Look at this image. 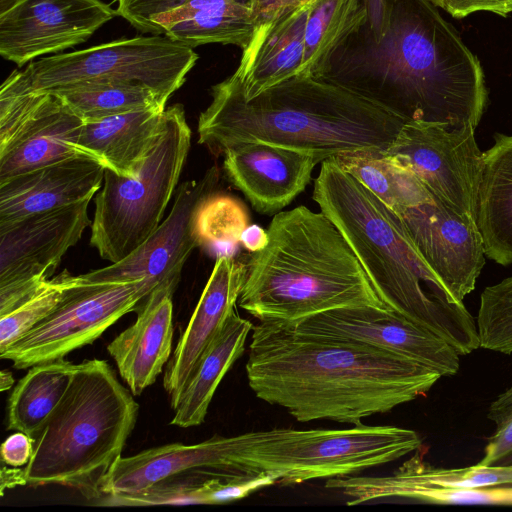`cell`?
I'll return each mask as SVG.
<instances>
[{
	"label": "cell",
	"instance_id": "45",
	"mask_svg": "<svg viewBox=\"0 0 512 512\" xmlns=\"http://www.w3.org/2000/svg\"><path fill=\"white\" fill-rule=\"evenodd\" d=\"M25 0H0V15L11 10L16 5L20 4Z\"/></svg>",
	"mask_w": 512,
	"mask_h": 512
},
{
	"label": "cell",
	"instance_id": "18",
	"mask_svg": "<svg viewBox=\"0 0 512 512\" xmlns=\"http://www.w3.org/2000/svg\"><path fill=\"white\" fill-rule=\"evenodd\" d=\"M229 181L262 214L286 207L310 182L319 163L312 154L264 142H242L224 151Z\"/></svg>",
	"mask_w": 512,
	"mask_h": 512
},
{
	"label": "cell",
	"instance_id": "25",
	"mask_svg": "<svg viewBox=\"0 0 512 512\" xmlns=\"http://www.w3.org/2000/svg\"><path fill=\"white\" fill-rule=\"evenodd\" d=\"M254 33L253 13L243 0H187L155 16L150 28L190 48L219 43L244 50Z\"/></svg>",
	"mask_w": 512,
	"mask_h": 512
},
{
	"label": "cell",
	"instance_id": "27",
	"mask_svg": "<svg viewBox=\"0 0 512 512\" xmlns=\"http://www.w3.org/2000/svg\"><path fill=\"white\" fill-rule=\"evenodd\" d=\"M482 153L476 223L485 255L500 265L512 264V135L495 133Z\"/></svg>",
	"mask_w": 512,
	"mask_h": 512
},
{
	"label": "cell",
	"instance_id": "17",
	"mask_svg": "<svg viewBox=\"0 0 512 512\" xmlns=\"http://www.w3.org/2000/svg\"><path fill=\"white\" fill-rule=\"evenodd\" d=\"M400 219L416 249L458 302L471 293L485 264L476 219L433 200L407 209Z\"/></svg>",
	"mask_w": 512,
	"mask_h": 512
},
{
	"label": "cell",
	"instance_id": "33",
	"mask_svg": "<svg viewBox=\"0 0 512 512\" xmlns=\"http://www.w3.org/2000/svg\"><path fill=\"white\" fill-rule=\"evenodd\" d=\"M79 282L78 275L64 271L50 278L13 311L0 316V352L49 316Z\"/></svg>",
	"mask_w": 512,
	"mask_h": 512
},
{
	"label": "cell",
	"instance_id": "14",
	"mask_svg": "<svg viewBox=\"0 0 512 512\" xmlns=\"http://www.w3.org/2000/svg\"><path fill=\"white\" fill-rule=\"evenodd\" d=\"M219 171L208 169L197 180L182 183L175 192L167 218L134 251L122 260L78 275L82 283L150 281L155 289L175 292L185 262L201 245L196 218L203 202L214 194ZM154 289V290H155Z\"/></svg>",
	"mask_w": 512,
	"mask_h": 512
},
{
	"label": "cell",
	"instance_id": "13",
	"mask_svg": "<svg viewBox=\"0 0 512 512\" xmlns=\"http://www.w3.org/2000/svg\"><path fill=\"white\" fill-rule=\"evenodd\" d=\"M91 200L0 223V316L34 295L90 225Z\"/></svg>",
	"mask_w": 512,
	"mask_h": 512
},
{
	"label": "cell",
	"instance_id": "23",
	"mask_svg": "<svg viewBox=\"0 0 512 512\" xmlns=\"http://www.w3.org/2000/svg\"><path fill=\"white\" fill-rule=\"evenodd\" d=\"M329 487L351 498L348 505L361 504L384 497L411 498L430 488L479 489L512 486V464L472 466L460 469L435 468L417 452L393 474L381 477L358 476L330 479Z\"/></svg>",
	"mask_w": 512,
	"mask_h": 512
},
{
	"label": "cell",
	"instance_id": "11",
	"mask_svg": "<svg viewBox=\"0 0 512 512\" xmlns=\"http://www.w3.org/2000/svg\"><path fill=\"white\" fill-rule=\"evenodd\" d=\"M471 124L406 122L384 154L409 168L433 200L476 219L482 153Z\"/></svg>",
	"mask_w": 512,
	"mask_h": 512
},
{
	"label": "cell",
	"instance_id": "5",
	"mask_svg": "<svg viewBox=\"0 0 512 512\" xmlns=\"http://www.w3.org/2000/svg\"><path fill=\"white\" fill-rule=\"evenodd\" d=\"M253 253L239 306L260 321L297 323L344 307L388 309L336 226L305 206L278 212Z\"/></svg>",
	"mask_w": 512,
	"mask_h": 512
},
{
	"label": "cell",
	"instance_id": "44",
	"mask_svg": "<svg viewBox=\"0 0 512 512\" xmlns=\"http://www.w3.org/2000/svg\"><path fill=\"white\" fill-rule=\"evenodd\" d=\"M14 383H15V380L10 371L2 370L0 372V391L1 392L9 390L13 386Z\"/></svg>",
	"mask_w": 512,
	"mask_h": 512
},
{
	"label": "cell",
	"instance_id": "32",
	"mask_svg": "<svg viewBox=\"0 0 512 512\" xmlns=\"http://www.w3.org/2000/svg\"><path fill=\"white\" fill-rule=\"evenodd\" d=\"M360 0H311L299 75L315 77L357 12Z\"/></svg>",
	"mask_w": 512,
	"mask_h": 512
},
{
	"label": "cell",
	"instance_id": "15",
	"mask_svg": "<svg viewBox=\"0 0 512 512\" xmlns=\"http://www.w3.org/2000/svg\"><path fill=\"white\" fill-rule=\"evenodd\" d=\"M290 325L301 333L355 341L404 356L441 376H453L460 367V355L448 342L389 309L344 307Z\"/></svg>",
	"mask_w": 512,
	"mask_h": 512
},
{
	"label": "cell",
	"instance_id": "34",
	"mask_svg": "<svg viewBox=\"0 0 512 512\" xmlns=\"http://www.w3.org/2000/svg\"><path fill=\"white\" fill-rule=\"evenodd\" d=\"M476 324L481 348L512 353V276L483 290Z\"/></svg>",
	"mask_w": 512,
	"mask_h": 512
},
{
	"label": "cell",
	"instance_id": "8",
	"mask_svg": "<svg viewBox=\"0 0 512 512\" xmlns=\"http://www.w3.org/2000/svg\"><path fill=\"white\" fill-rule=\"evenodd\" d=\"M191 146V130L181 104L166 108L158 137L135 177L105 169L95 197L90 244L99 255L118 262L160 225Z\"/></svg>",
	"mask_w": 512,
	"mask_h": 512
},
{
	"label": "cell",
	"instance_id": "3",
	"mask_svg": "<svg viewBox=\"0 0 512 512\" xmlns=\"http://www.w3.org/2000/svg\"><path fill=\"white\" fill-rule=\"evenodd\" d=\"M198 119V143L213 154L242 142H264L312 154L382 151L404 118L341 86L297 75L246 99L233 73L211 88Z\"/></svg>",
	"mask_w": 512,
	"mask_h": 512
},
{
	"label": "cell",
	"instance_id": "10",
	"mask_svg": "<svg viewBox=\"0 0 512 512\" xmlns=\"http://www.w3.org/2000/svg\"><path fill=\"white\" fill-rule=\"evenodd\" d=\"M154 289L155 285L147 280L80 281L49 316L0 352V357L10 360L16 369L64 359L72 351L93 343L123 315L135 310Z\"/></svg>",
	"mask_w": 512,
	"mask_h": 512
},
{
	"label": "cell",
	"instance_id": "41",
	"mask_svg": "<svg viewBox=\"0 0 512 512\" xmlns=\"http://www.w3.org/2000/svg\"><path fill=\"white\" fill-rule=\"evenodd\" d=\"M250 7L255 22V34L265 28L287 7L304 0H243Z\"/></svg>",
	"mask_w": 512,
	"mask_h": 512
},
{
	"label": "cell",
	"instance_id": "46",
	"mask_svg": "<svg viewBox=\"0 0 512 512\" xmlns=\"http://www.w3.org/2000/svg\"><path fill=\"white\" fill-rule=\"evenodd\" d=\"M431 1L436 7L443 9L445 0H429Z\"/></svg>",
	"mask_w": 512,
	"mask_h": 512
},
{
	"label": "cell",
	"instance_id": "36",
	"mask_svg": "<svg viewBox=\"0 0 512 512\" xmlns=\"http://www.w3.org/2000/svg\"><path fill=\"white\" fill-rule=\"evenodd\" d=\"M487 418L495 423L496 429L478 466L493 465L512 453V386L490 403Z\"/></svg>",
	"mask_w": 512,
	"mask_h": 512
},
{
	"label": "cell",
	"instance_id": "42",
	"mask_svg": "<svg viewBox=\"0 0 512 512\" xmlns=\"http://www.w3.org/2000/svg\"><path fill=\"white\" fill-rule=\"evenodd\" d=\"M268 233L260 226L248 225L241 234L240 242L250 252L261 251L268 244Z\"/></svg>",
	"mask_w": 512,
	"mask_h": 512
},
{
	"label": "cell",
	"instance_id": "37",
	"mask_svg": "<svg viewBox=\"0 0 512 512\" xmlns=\"http://www.w3.org/2000/svg\"><path fill=\"white\" fill-rule=\"evenodd\" d=\"M412 499L440 504H512V487L430 488L417 492Z\"/></svg>",
	"mask_w": 512,
	"mask_h": 512
},
{
	"label": "cell",
	"instance_id": "28",
	"mask_svg": "<svg viewBox=\"0 0 512 512\" xmlns=\"http://www.w3.org/2000/svg\"><path fill=\"white\" fill-rule=\"evenodd\" d=\"M253 324L234 310L221 331L197 363L172 407L170 422L181 428L202 424L213 395L221 380L245 351V343Z\"/></svg>",
	"mask_w": 512,
	"mask_h": 512
},
{
	"label": "cell",
	"instance_id": "2",
	"mask_svg": "<svg viewBox=\"0 0 512 512\" xmlns=\"http://www.w3.org/2000/svg\"><path fill=\"white\" fill-rule=\"evenodd\" d=\"M246 375L257 398L297 421L355 425L415 400L442 377L404 356L276 321L253 325Z\"/></svg>",
	"mask_w": 512,
	"mask_h": 512
},
{
	"label": "cell",
	"instance_id": "39",
	"mask_svg": "<svg viewBox=\"0 0 512 512\" xmlns=\"http://www.w3.org/2000/svg\"><path fill=\"white\" fill-rule=\"evenodd\" d=\"M443 10L458 19L477 11L506 17L512 12V0H445Z\"/></svg>",
	"mask_w": 512,
	"mask_h": 512
},
{
	"label": "cell",
	"instance_id": "26",
	"mask_svg": "<svg viewBox=\"0 0 512 512\" xmlns=\"http://www.w3.org/2000/svg\"><path fill=\"white\" fill-rule=\"evenodd\" d=\"M165 107L129 111L83 124L78 148L105 169L135 177L162 126Z\"/></svg>",
	"mask_w": 512,
	"mask_h": 512
},
{
	"label": "cell",
	"instance_id": "21",
	"mask_svg": "<svg viewBox=\"0 0 512 512\" xmlns=\"http://www.w3.org/2000/svg\"><path fill=\"white\" fill-rule=\"evenodd\" d=\"M104 173L98 160L77 156L0 180V223L91 200Z\"/></svg>",
	"mask_w": 512,
	"mask_h": 512
},
{
	"label": "cell",
	"instance_id": "9",
	"mask_svg": "<svg viewBox=\"0 0 512 512\" xmlns=\"http://www.w3.org/2000/svg\"><path fill=\"white\" fill-rule=\"evenodd\" d=\"M197 60L193 48L166 36H137L44 56L13 73L27 92L53 93L79 83L120 81L143 84L168 100Z\"/></svg>",
	"mask_w": 512,
	"mask_h": 512
},
{
	"label": "cell",
	"instance_id": "19",
	"mask_svg": "<svg viewBox=\"0 0 512 512\" xmlns=\"http://www.w3.org/2000/svg\"><path fill=\"white\" fill-rule=\"evenodd\" d=\"M236 436L193 445L171 443L120 457L103 479L102 497L133 494L163 480L192 475H239L231 461Z\"/></svg>",
	"mask_w": 512,
	"mask_h": 512
},
{
	"label": "cell",
	"instance_id": "12",
	"mask_svg": "<svg viewBox=\"0 0 512 512\" xmlns=\"http://www.w3.org/2000/svg\"><path fill=\"white\" fill-rule=\"evenodd\" d=\"M84 122L54 93L24 91L11 73L0 89V180L77 156Z\"/></svg>",
	"mask_w": 512,
	"mask_h": 512
},
{
	"label": "cell",
	"instance_id": "29",
	"mask_svg": "<svg viewBox=\"0 0 512 512\" xmlns=\"http://www.w3.org/2000/svg\"><path fill=\"white\" fill-rule=\"evenodd\" d=\"M77 368L65 359L34 365L15 385L7 405V429L33 442L64 397Z\"/></svg>",
	"mask_w": 512,
	"mask_h": 512
},
{
	"label": "cell",
	"instance_id": "38",
	"mask_svg": "<svg viewBox=\"0 0 512 512\" xmlns=\"http://www.w3.org/2000/svg\"><path fill=\"white\" fill-rule=\"evenodd\" d=\"M187 0H116L118 16L137 30L150 33L151 20Z\"/></svg>",
	"mask_w": 512,
	"mask_h": 512
},
{
	"label": "cell",
	"instance_id": "35",
	"mask_svg": "<svg viewBox=\"0 0 512 512\" xmlns=\"http://www.w3.org/2000/svg\"><path fill=\"white\" fill-rule=\"evenodd\" d=\"M249 225L246 208L227 195L208 197L199 208L196 231L201 245H236Z\"/></svg>",
	"mask_w": 512,
	"mask_h": 512
},
{
	"label": "cell",
	"instance_id": "30",
	"mask_svg": "<svg viewBox=\"0 0 512 512\" xmlns=\"http://www.w3.org/2000/svg\"><path fill=\"white\" fill-rule=\"evenodd\" d=\"M397 216L433 201L429 191L407 167L383 151H359L333 158Z\"/></svg>",
	"mask_w": 512,
	"mask_h": 512
},
{
	"label": "cell",
	"instance_id": "20",
	"mask_svg": "<svg viewBox=\"0 0 512 512\" xmlns=\"http://www.w3.org/2000/svg\"><path fill=\"white\" fill-rule=\"evenodd\" d=\"M247 275V264L219 256L192 316L169 359L163 386L173 407L197 363L235 310Z\"/></svg>",
	"mask_w": 512,
	"mask_h": 512
},
{
	"label": "cell",
	"instance_id": "4",
	"mask_svg": "<svg viewBox=\"0 0 512 512\" xmlns=\"http://www.w3.org/2000/svg\"><path fill=\"white\" fill-rule=\"evenodd\" d=\"M313 200L389 310L443 338L460 356L480 347L476 320L425 262L400 217L333 158L321 164Z\"/></svg>",
	"mask_w": 512,
	"mask_h": 512
},
{
	"label": "cell",
	"instance_id": "7",
	"mask_svg": "<svg viewBox=\"0 0 512 512\" xmlns=\"http://www.w3.org/2000/svg\"><path fill=\"white\" fill-rule=\"evenodd\" d=\"M419 434L385 425L346 429L275 428L236 436L231 461L242 474H265L281 484L345 477L421 448Z\"/></svg>",
	"mask_w": 512,
	"mask_h": 512
},
{
	"label": "cell",
	"instance_id": "24",
	"mask_svg": "<svg viewBox=\"0 0 512 512\" xmlns=\"http://www.w3.org/2000/svg\"><path fill=\"white\" fill-rule=\"evenodd\" d=\"M310 2L304 0L287 7L242 50L234 74L246 99L301 73Z\"/></svg>",
	"mask_w": 512,
	"mask_h": 512
},
{
	"label": "cell",
	"instance_id": "22",
	"mask_svg": "<svg viewBox=\"0 0 512 512\" xmlns=\"http://www.w3.org/2000/svg\"><path fill=\"white\" fill-rule=\"evenodd\" d=\"M153 290L137 307V319L107 346L133 395L152 385L169 361L173 341V297Z\"/></svg>",
	"mask_w": 512,
	"mask_h": 512
},
{
	"label": "cell",
	"instance_id": "16",
	"mask_svg": "<svg viewBox=\"0 0 512 512\" xmlns=\"http://www.w3.org/2000/svg\"><path fill=\"white\" fill-rule=\"evenodd\" d=\"M117 15L101 0H25L0 15V55L22 67L84 43Z\"/></svg>",
	"mask_w": 512,
	"mask_h": 512
},
{
	"label": "cell",
	"instance_id": "1",
	"mask_svg": "<svg viewBox=\"0 0 512 512\" xmlns=\"http://www.w3.org/2000/svg\"><path fill=\"white\" fill-rule=\"evenodd\" d=\"M437 8L429 0H360L314 78L407 122L457 120L474 102L483 69Z\"/></svg>",
	"mask_w": 512,
	"mask_h": 512
},
{
	"label": "cell",
	"instance_id": "6",
	"mask_svg": "<svg viewBox=\"0 0 512 512\" xmlns=\"http://www.w3.org/2000/svg\"><path fill=\"white\" fill-rule=\"evenodd\" d=\"M139 405L105 360L77 364L70 385L33 442L27 484H58L85 497L100 486L133 431Z\"/></svg>",
	"mask_w": 512,
	"mask_h": 512
},
{
	"label": "cell",
	"instance_id": "40",
	"mask_svg": "<svg viewBox=\"0 0 512 512\" xmlns=\"http://www.w3.org/2000/svg\"><path fill=\"white\" fill-rule=\"evenodd\" d=\"M32 454L33 440L23 432L11 434L1 446L2 461L12 467L27 465Z\"/></svg>",
	"mask_w": 512,
	"mask_h": 512
},
{
	"label": "cell",
	"instance_id": "31",
	"mask_svg": "<svg viewBox=\"0 0 512 512\" xmlns=\"http://www.w3.org/2000/svg\"><path fill=\"white\" fill-rule=\"evenodd\" d=\"M84 123L150 107H165L167 99L155 90L133 82L96 81L53 92Z\"/></svg>",
	"mask_w": 512,
	"mask_h": 512
},
{
	"label": "cell",
	"instance_id": "43",
	"mask_svg": "<svg viewBox=\"0 0 512 512\" xmlns=\"http://www.w3.org/2000/svg\"><path fill=\"white\" fill-rule=\"evenodd\" d=\"M24 484H27L24 469L16 467L7 468L5 466L2 468L0 485L1 494L4 493L5 489H11L15 486Z\"/></svg>",
	"mask_w": 512,
	"mask_h": 512
}]
</instances>
